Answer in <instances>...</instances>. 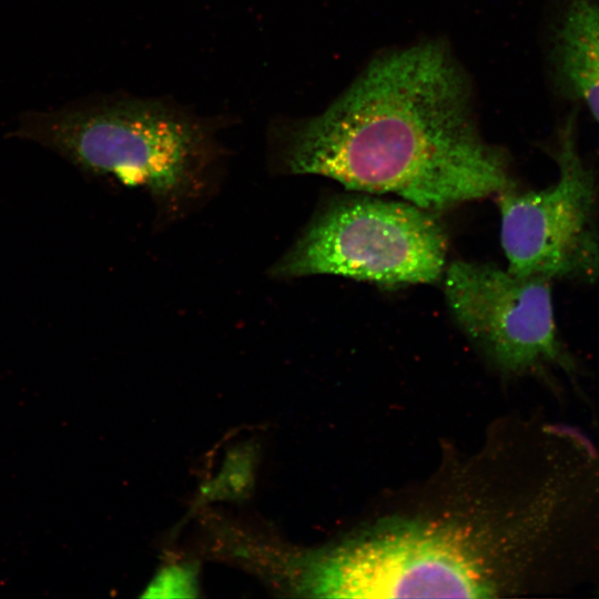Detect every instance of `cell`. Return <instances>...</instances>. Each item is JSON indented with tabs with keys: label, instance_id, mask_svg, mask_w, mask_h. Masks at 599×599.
<instances>
[{
	"label": "cell",
	"instance_id": "7a4b0ae2",
	"mask_svg": "<svg viewBox=\"0 0 599 599\" xmlns=\"http://www.w3.org/2000/svg\"><path fill=\"white\" fill-rule=\"evenodd\" d=\"M527 545L521 522L496 529L457 517L385 520L297 551L294 587L319 598H490L508 588L509 568Z\"/></svg>",
	"mask_w": 599,
	"mask_h": 599
},
{
	"label": "cell",
	"instance_id": "3957f363",
	"mask_svg": "<svg viewBox=\"0 0 599 599\" xmlns=\"http://www.w3.org/2000/svg\"><path fill=\"white\" fill-rule=\"evenodd\" d=\"M18 135L51 148L88 174L142 186L162 205L197 197L217 159L202 121L151 100L28 114Z\"/></svg>",
	"mask_w": 599,
	"mask_h": 599
},
{
	"label": "cell",
	"instance_id": "ba28073f",
	"mask_svg": "<svg viewBox=\"0 0 599 599\" xmlns=\"http://www.w3.org/2000/svg\"><path fill=\"white\" fill-rule=\"evenodd\" d=\"M197 571L193 565L169 564L149 583L143 597H195Z\"/></svg>",
	"mask_w": 599,
	"mask_h": 599
},
{
	"label": "cell",
	"instance_id": "52a82bcc",
	"mask_svg": "<svg viewBox=\"0 0 599 599\" xmlns=\"http://www.w3.org/2000/svg\"><path fill=\"white\" fill-rule=\"evenodd\" d=\"M549 58L559 92L585 105L599 129V0H562Z\"/></svg>",
	"mask_w": 599,
	"mask_h": 599
},
{
	"label": "cell",
	"instance_id": "277c9868",
	"mask_svg": "<svg viewBox=\"0 0 599 599\" xmlns=\"http://www.w3.org/2000/svg\"><path fill=\"white\" fill-rule=\"evenodd\" d=\"M446 255L447 236L434 212L356 195L323 209L271 273L331 274L390 287L428 284L441 277Z\"/></svg>",
	"mask_w": 599,
	"mask_h": 599
},
{
	"label": "cell",
	"instance_id": "5b68a950",
	"mask_svg": "<svg viewBox=\"0 0 599 599\" xmlns=\"http://www.w3.org/2000/svg\"><path fill=\"white\" fill-rule=\"evenodd\" d=\"M554 156L558 177L550 186L498 193L507 270L593 283L599 281L598 192L578 148L575 113L560 126Z\"/></svg>",
	"mask_w": 599,
	"mask_h": 599
},
{
	"label": "cell",
	"instance_id": "6da1fadb",
	"mask_svg": "<svg viewBox=\"0 0 599 599\" xmlns=\"http://www.w3.org/2000/svg\"><path fill=\"white\" fill-rule=\"evenodd\" d=\"M469 93L443 43L388 52L323 113L286 130L283 163L434 213L498 194L514 185L509 165L479 136Z\"/></svg>",
	"mask_w": 599,
	"mask_h": 599
},
{
	"label": "cell",
	"instance_id": "8992f818",
	"mask_svg": "<svg viewBox=\"0 0 599 599\" xmlns=\"http://www.w3.org/2000/svg\"><path fill=\"white\" fill-rule=\"evenodd\" d=\"M550 282L456 261L444 272V293L457 324L499 369L521 374L558 365L571 372L573 361L556 328Z\"/></svg>",
	"mask_w": 599,
	"mask_h": 599
}]
</instances>
